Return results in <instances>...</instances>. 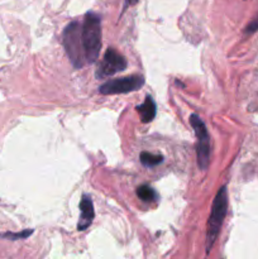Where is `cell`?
<instances>
[{
    "label": "cell",
    "mask_w": 258,
    "mask_h": 259,
    "mask_svg": "<svg viewBox=\"0 0 258 259\" xmlns=\"http://www.w3.org/2000/svg\"><path fill=\"white\" fill-rule=\"evenodd\" d=\"M257 30H258V15L249 23V24L247 25V28H245V33L249 34V33H254L257 32Z\"/></svg>",
    "instance_id": "obj_12"
},
{
    "label": "cell",
    "mask_w": 258,
    "mask_h": 259,
    "mask_svg": "<svg viewBox=\"0 0 258 259\" xmlns=\"http://www.w3.org/2000/svg\"><path fill=\"white\" fill-rule=\"evenodd\" d=\"M144 85V77L141 75H132L121 78L109 80L100 86V93L103 95H116L137 91Z\"/></svg>",
    "instance_id": "obj_5"
},
{
    "label": "cell",
    "mask_w": 258,
    "mask_h": 259,
    "mask_svg": "<svg viewBox=\"0 0 258 259\" xmlns=\"http://www.w3.org/2000/svg\"><path fill=\"white\" fill-rule=\"evenodd\" d=\"M163 161V157L161 154H153L149 152H142L141 153V162L144 167H154Z\"/></svg>",
    "instance_id": "obj_10"
},
{
    "label": "cell",
    "mask_w": 258,
    "mask_h": 259,
    "mask_svg": "<svg viewBox=\"0 0 258 259\" xmlns=\"http://www.w3.org/2000/svg\"><path fill=\"white\" fill-rule=\"evenodd\" d=\"M138 0H125V8L131 7V5H136Z\"/></svg>",
    "instance_id": "obj_13"
},
{
    "label": "cell",
    "mask_w": 258,
    "mask_h": 259,
    "mask_svg": "<svg viewBox=\"0 0 258 259\" xmlns=\"http://www.w3.org/2000/svg\"><path fill=\"white\" fill-rule=\"evenodd\" d=\"M83 50H85L86 62L94 63L99 57L101 48V19L96 13H88L83 18L81 27Z\"/></svg>",
    "instance_id": "obj_1"
},
{
    "label": "cell",
    "mask_w": 258,
    "mask_h": 259,
    "mask_svg": "<svg viewBox=\"0 0 258 259\" xmlns=\"http://www.w3.org/2000/svg\"><path fill=\"white\" fill-rule=\"evenodd\" d=\"M33 233V230H24V232L22 233H15V234H13V233H7V234H4L3 237L8 238V239H12V240H17V239H25V238L29 237L30 234Z\"/></svg>",
    "instance_id": "obj_11"
},
{
    "label": "cell",
    "mask_w": 258,
    "mask_h": 259,
    "mask_svg": "<svg viewBox=\"0 0 258 259\" xmlns=\"http://www.w3.org/2000/svg\"><path fill=\"white\" fill-rule=\"evenodd\" d=\"M137 196L144 202H154L158 200V194L148 185H142L137 189Z\"/></svg>",
    "instance_id": "obj_9"
},
{
    "label": "cell",
    "mask_w": 258,
    "mask_h": 259,
    "mask_svg": "<svg viewBox=\"0 0 258 259\" xmlns=\"http://www.w3.org/2000/svg\"><path fill=\"white\" fill-rule=\"evenodd\" d=\"M80 220L77 223V230H85L91 225L94 219V205L93 200L89 195H82V199L80 201Z\"/></svg>",
    "instance_id": "obj_7"
},
{
    "label": "cell",
    "mask_w": 258,
    "mask_h": 259,
    "mask_svg": "<svg viewBox=\"0 0 258 259\" xmlns=\"http://www.w3.org/2000/svg\"><path fill=\"white\" fill-rule=\"evenodd\" d=\"M190 123L194 128L196 134V156H197V166L202 171L209 167L210 163V137L207 133V129L205 126L204 121L200 119L199 115L192 114L190 116Z\"/></svg>",
    "instance_id": "obj_4"
},
{
    "label": "cell",
    "mask_w": 258,
    "mask_h": 259,
    "mask_svg": "<svg viewBox=\"0 0 258 259\" xmlns=\"http://www.w3.org/2000/svg\"><path fill=\"white\" fill-rule=\"evenodd\" d=\"M228 210V191L227 187L223 186L222 189L218 191L217 196H215L214 202H212L211 212H210L209 220H207V228H206V253L211 250L212 245L215 244L218 239V235L220 233V228H222L224 218L227 215Z\"/></svg>",
    "instance_id": "obj_2"
},
{
    "label": "cell",
    "mask_w": 258,
    "mask_h": 259,
    "mask_svg": "<svg viewBox=\"0 0 258 259\" xmlns=\"http://www.w3.org/2000/svg\"><path fill=\"white\" fill-rule=\"evenodd\" d=\"M136 109H137V111L139 113V115H141L142 123H149V121H152L154 119V116H156V113H157L156 103H154V100L152 99V96H149V95L147 96L146 100H144V103L137 106Z\"/></svg>",
    "instance_id": "obj_8"
},
{
    "label": "cell",
    "mask_w": 258,
    "mask_h": 259,
    "mask_svg": "<svg viewBox=\"0 0 258 259\" xmlns=\"http://www.w3.org/2000/svg\"><path fill=\"white\" fill-rule=\"evenodd\" d=\"M81 27L82 25L78 22L70 23L66 25L62 35L66 53L72 65L77 68L82 67L86 62L85 50H83L82 37H81Z\"/></svg>",
    "instance_id": "obj_3"
},
{
    "label": "cell",
    "mask_w": 258,
    "mask_h": 259,
    "mask_svg": "<svg viewBox=\"0 0 258 259\" xmlns=\"http://www.w3.org/2000/svg\"><path fill=\"white\" fill-rule=\"evenodd\" d=\"M126 65H128V62L120 53L116 52L113 48H109L105 55H104L100 67L98 70V77H106V76L115 75V73L125 70Z\"/></svg>",
    "instance_id": "obj_6"
}]
</instances>
